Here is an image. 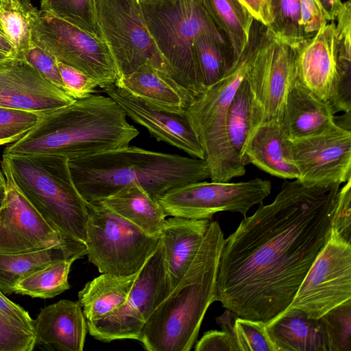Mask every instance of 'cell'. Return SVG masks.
Returning a JSON list of instances; mask_svg holds the SVG:
<instances>
[{
    "instance_id": "obj_1",
    "label": "cell",
    "mask_w": 351,
    "mask_h": 351,
    "mask_svg": "<svg viewBox=\"0 0 351 351\" xmlns=\"http://www.w3.org/2000/svg\"><path fill=\"white\" fill-rule=\"evenodd\" d=\"M340 186L286 181L271 203L244 217L224 240L216 301L265 324L284 312L330 238Z\"/></svg>"
},
{
    "instance_id": "obj_2",
    "label": "cell",
    "mask_w": 351,
    "mask_h": 351,
    "mask_svg": "<svg viewBox=\"0 0 351 351\" xmlns=\"http://www.w3.org/2000/svg\"><path fill=\"white\" fill-rule=\"evenodd\" d=\"M73 182L87 203L137 185L158 202L170 190L210 179L204 159L125 146L69 159Z\"/></svg>"
},
{
    "instance_id": "obj_3",
    "label": "cell",
    "mask_w": 351,
    "mask_h": 351,
    "mask_svg": "<svg viewBox=\"0 0 351 351\" xmlns=\"http://www.w3.org/2000/svg\"><path fill=\"white\" fill-rule=\"evenodd\" d=\"M138 134L112 98L92 94L43 115L3 154H52L71 159L128 146Z\"/></svg>"
},
{
    "instance_id": "obj_4",
    "label": "cell",
    "mask_w": 351,
    "mask_h": 351,
    "mask_svg": "<svg viewBox=\"0 0 351 351\" xmlns=\"http://www.w3.org/2000/svg\"><path fill=\"white\" fill-rule=\"evenodd\" d=\"M224 237L210 223L205 243L177 286L150 315L138 337L148 351H189L210 305L216 301V280Z\"/></svg>"
},
{
    "instance_id": "obj_5",
    "label": "cell",
    "mask_w": 351,
    "mask_h": 351,
    "mask_svg": "<svg viewBox=\"0 0 351 351\" xmlns=\"http://www.w3.org/2000/svg\"><path fill=\"white\" fill-rule=\"evenodd\" d=\"M1 165L5 178L51 226L85 243L87 202L73 182L68 158L3 154Z\"/></svg>"
},
{
    "instance_id": "obj_6",
    "label": "cell",
    "mask_w": 351,
    "mask_h": 351,
    "mask_svg": "<svg viewBox=\"0 0 351 351\" xmlns=\"http://www.w3.org/2000/svg\"><path fill=\"white\" fill-rule=\"evenodd\" d=\"M265 27L254 19L248 41L237 60L221 79L195 95L186 112L203 147L212 181L228 182L245 173V165L228 143L226 117L230 102L259 47Z\"/></svg>"
},
{
    "instance_id": "obj_7",
    "label": "cell",
    "mask_w": 351,
    "mask_h": 351,
    "mask_svg": "<svg viewBox=\"0 0 351 351\" xmlns=\"http://www.w3.org/2000/svg\"><path fill=\"white\" fill-rule=\"evenodd\" d=\"M140 1L148 30L162 56L167 73L195 96L198 95L206 88L196 59L195 41L204 32L221 34L201 1Z\"/></svg>"
},
{
    "instance_id": "obj_8",
    "label": "cell",
    "mask_w": 351,
    "mask_h": 351,
    "mask_svg": "<svg viewBox=\"0 0 351 351\" xmlns=\"http://www.w3.org/2000/svg\"><path fill=\"white\" fill-rule=\"evenodd\" d=\"M86 255L101 274L130 276L156 250L159 237L149 235L101 202L87 203Z\"/></svg>"
},
{
    "instance_id": "obj_9",
    "label": "cell",
    "mask_w": 351,
    "mask_h": 351,
    "mask_svg": "<svg viewBox=\"0 0 351 351\" xmlns=\"http://www.w3.org/2000/svg\"><path fill=\"white\" fill-rule=\"evenodd\" d=\"M32 40L58 61L96 80L104 88L114 84L118 71L104 42L33 5L29 12Z\"/></svg>"
},
{
    "instance_id": "obj_10",
    "label": "cell",
    "mask_w": 351,
    "mask_h": 351,
    "mask_svg": "<svg viewBox=\"0 0 351 351\" xmlns=\"http://www.w3.org/2000/svg\"><path fill=\"white\" fill-rule=\"evenodd\" d=\"M96 5L100 38L108 48L119 77L147 62L167 72L148 30L140 0H96Z\"/></svg>"
},
{
    "instance_id": "obj_11",
    "label": "cell",
    "mask_w": 351,
    "mask_h": 351,
    "mask_svg": "<svg viewBox=\"0 0 351 351\" xmlns=\"http://www.w3.org/2000/svg\"><path fill=\"white\" fill-rule=\"evenodd\" d=\"M271 190V182L261 178L237 182L204 180L170 190L159 203L167 217L211 220L215 214L223 211L245 217L252 206L262 204Z\"/></svg>"
},
{
    "instance_id": "obj_12",
    "label": "cell",
    "mask_w": 351,
    "mask_h": 351,
    "mask_svg": "<svg viewBox=\"0 0 351 351\" xmlns=\"http://www.w3.org/2000/svg\"><path fill=\"white\" fill-rule=\"evenodd\" d=\"M171 292L160 241L138 271L126 301L106 317L86 322L92 337L104 342L138 340L150 315Z\"/></svg>"
},
{
    "instance_id": "obj_13",
    "label": "cell",
    "mask_w": 351,
    "mask_h": 351,
    "mask_svg": "<svg viewBox=\"0 0 351 351\" xmlns=\"http://www.w3.org/2000/svg\"><path fill=\"white\" fill-rule=\"evenodd\" d=\"M245 79L252 96L254 128L281 119L287 93L296 79L295 49L278 40L265 26Z\"/></svg>"
},
{
    "instance_id": "obj_14",
    "label": "cell",
    "mask_w": 351,
    "mask_h": 351,
    "mask_svg": "<svg viewBox=\"0 0 351 351\" xmlns=\"http://www.w3.org/2000/svg\"><path fill=\"white\" fill-rule=\"evenodd\" d=\"M351 299V243L330 232L287 308L319 319Z\"/></svg>"
},
{
    "instance_id": "obj_15",
    "label": "cell",
    "mask_w": 351,
    "mask_h": 351,
    "mask_svg": "<svg viewBox=\"0 0 351 351\" xmlns=\"http://www.w3.org/2000/svg\"><path fill=\"white\" fill-rule=\"evenodd\" d=\"M291 141L301 182L341 184L351 178L350 128L336 123L319 133Z\"/></svg>"
},
{
    "instance_id": "obj_16",
    "label": "cell",
    "mask_w": 351,
    "mask_h": 351,
    "mask_svg": "<svg viewBox=\"0 0 351 351\" xmlns=\"http://www.w3.org/2000/svg\"><path fill=\"white\" fill-rule=\"evenodd\" d=\"M5 180V197L0 207V253H30L78 241L51 226Z\"/></svg>"
},
{
    "instance_id": "obj_17",
    "label": "cell",
    "mask_w": 351,
    "mask_h": 351,
    "mask_svg": "<svg viewBox=\"0 0 351 351\" xmlns=\"http://www.w3.org/2000/svg\"><path fill=\"white\" fill-rule=\"evenodd\" d=\"M74 101L25 60L12 57L0 63V107L44 115Z\"/></svg>"
},
{
    "instance_id": "obj_18",
    "label": "cell",
    "mask_w": 351,
    "mask_h": 351,
    "mask_svg": "<svg viewBox=\"0 0 351 351\" xmlns=\"http://www.w3.org/2000/svg\"><path fill=\"white\" fill-rule=\"evenodd\" d=\"M104 92L123 110L127 117L145 127L158 141L204 159L203 147L186 114L173 112L153 104L117 86L104 88Z\"/></svg>"
},
{
    "instance_id": "obj_19",
    "label": "cell",
    "mask_w": 351,
    "mask_h": 351,
    "mask_svg": "<svg viewBox=\"0 0 351 351\" xmlns=\"http://www.w3.org/2000/svg\"><path fill=\"white\" fill-rule=\"evenodd\" d=\"M294 49L297 80L329 104L339 69L335 23L326 24L313 37Z\"/></svg>"
},
{
    "instance_id": "obj_20",
    "label": "cell",
    "mask_w": 351,
    "mask_h": 351,
    "mask_svg": "<svg viewBox=\"0 0 351 351\" xmlns=\"http://www.w3.org/2000/svg\"><path fill=\"white\" fill-rule=\"evenodd\" d=\"M245 165L253 164L278 178H299L292 149V141L281 119H274L254 128L247 139L243 152Z\"/></svg>"
},
{
    "instance_id": "obj_21",
    "label": "cell",
    "mask_w": 351,
    "mask_h": 351,
    "mask_svg": "<svg viewBox=\"0 0 351 351\" xmlns=\"http://www.w3.org/2000/svg\"><path fill=\"white\" fill-rule=\"evenodd\" d=\"M211 220L171 217L160 233L171 291L181 280L201 251Z\"/></svg>"
},
{
    "instance_id": "obj_22",
    "label": "cell",
    "mask_w": 351,
    "mask_h": 351,
    "mask_svg": "<svg viewBox=\"0 0 351 351\" xmlns=\"http://www.w3.org/2000/svg\"><path fill=\"white\" fill-rule=\"evenodd\" d=\"M78 302L61 300L40 310L33 320L36 343L64 351H82L87 322Z\"/></svg>"
},
{
    "instance_id": "obj_23",
    "label": "cell",
    "mask_w": 351,
    "mask_h": 351,
    "mask_svg": "<svg viewBox=\"0 0 351 351\" xmlns=\"http://www.w3.org/2000/svg\"><path fill=\"white\" fill-rule=\"evenodd\" d=\"M114 84L159 107L181 114H186L195 97L166 71L149 62L120 76Z\"/></svg>"
},
{
    "instance_id": "obj_24",
    "label": "cell",
    "mask_w": 351,
    "mask_h": 351,
    "mask_svg": "<svg viewBox=\"0 0 351 351\" xmlns=\"http://www.w3.org/2000/svg\"><path fill=\"white\" fill-rule=\"evenodd\" d=\"M281 121L293 139L319 133L336 123L335 114L325 102L295 80L287 93Z\"/></svg>"
},
{
    "instance_id": "obj_25",
    "label": "cell",
    "mask_w": 351,
    "mask_h": 351,
    "mask_svg": "<svg viewBox=\"0 0 351 351\" xmlns=\"http://www.w3.org/2000/svg\"><path fill=\"white\" fill-rule=\"evenodd\" d=\"M276 351H328L318 319L296 308H287L265 324Z\"/></svg>"
},
{
    "instance_id": "obj_26",
    "label": "cell",
    "mask_w": 351,
    "mask_h": 351,
    "mask_svg": "<svg viewBox=\"0 0 351 351\" xmlns=\"http://www.w3.org/2000/svg\"><path fill=\"white\" fill-rule=\"evenodd\" d=\"M85 255L86 244L80 241L30 253H0V290L10 295L17 282L32 272L53 262Z\"/></svg>"
},
{
    "instance_id": "obj_27",
    "label": "cell",
    "mask_w": 351,
    "mask_h": 351,
    "mask_svg": "<svg viewBox=\"0 0 351 351\" xmlns=\"http://www.w3.org/2000/svg\"><path fill=\"white\" fill-rule=\"evenodd\" d=\"M138 274L125 276L101 274L87 282L78 293L77 302L86 322L101 319L121 306L126 301Z\"/></svg>"
},
{
    "instance_id": "obj_28",
    "label": "cell",
    "mask_w": 351,
    "mask_h": 351,
    "mask_svg": "<svg viewBox=\"0 0 351 351\" xmlns=\"http://www.w3.org/2000/svg\"><path fill=\"white\" fill-rule=\"evenodd\" d=\"M99 202L147 234L160 237L167 216L160 203L140 186H125Z\"/></svg>"
},
{
    "instance_id": "obj_29",
    "label": "cell",
    "mask_w": 351,
    "mask_h": 351,
    "mask_svg": "<svg viewBox=\"0 0 351 351\" xmlns=\"http://www.w3.org/2000/svg\"><path fill=\"white\" fill-rule=\"evenodd\" d=\"M218 31L230 45L234 62L249 39L254 17L239 0H200Z\"/></svg>"
},
{
    "instance_id": "obj_30",
    "label": "cell",
    "mask_w": 351,
    "mask_h": 351,
    "mask_svg": "<svg viewBox=\"0 0 351 351\" xmlns=\"http://www.w3.org/2000/svg\"><path fill=\"white\" fill-rule=\"evenodd\" d=\"M194 47L205 88L221 79L234 63L230 45L219 33L200 34L195 41Z\"/></svg>"
},
{
    "instance_id": "obj_31",
    "label": "cell",
    "mask_w": 351,
    "mask_h": 351,
    "mask_svg": "<svg viewBox=\"0 0 351 351\" xmlns=\"http://www.w3.org/2000/svg\"><path fill=\"white\" fill-rule=\"evenodd\" d=\"M77 259L72 257L53 262L32 272L17 282L14 293L43 299L62 293L70 288L69 274Z\"/></svg>"
},
{
    "instance_id": "obj_32",
    "label": "cell",
    "mask_w": 351,
    "mask_h": 351,
    "mask_svg": "<svg viewBox=\"0 0 351 351\" xmlns=\"http://www.w3.org/2000/svg\"><path fill=\"white\" fill-rule=\"evenodd\" d=\"M253 128L252 96L245 77L230 102L226 117L228 143L234 154L242 162L243 149Z\"/></svg>"
},
{
    "instance_id": "obj_33",
    "label": "cell",
    "mask_w": 351,
    "mask_h": 351,
    "mask_svg": "<svg viewBox=\"0 0 351 351\" xmlns=\"http://www.w3.org/2000/svg\"><path fill=\"white\" fill-rule=\"evenodd\" d=\"M269 31L293 48L303 40L300 0H265Z\"/></svg>"
},
{
    "instance_id": "obj_34",
    "label": "cell",
    "mask_w": 351,
    "mask_h": 351,
    "mask_svg": "<svg viewBox=\"0 0 351 351\" xmlns=\"http://www.w3.org/2000/svg\"><path fill=\"white\" fill-rule=\"evenodd\" d=\"M40 10L101 38L96 0H41Z\"/></svg>"
},
{
    "instance_id": "obj_35",
    "label": "cell",
    "mask_w": 351,
    "mask_h": 351,
    "mask_svg": "<svg viewBox=\"0 0 351 351\" xmlns=\"http://www.w3.org/2000/svg\"><path fill=\"white\" fill-rule=\"evenodd\" d=\"M16 9L0 6V32L14 50V58H20L32 44L29 12L30 0H20Z\"/></svg>"
},
{
    "instance_id": "obj_36",
    "label": "cell",
    "mask_w": 351,
    "mask_h": 351,
    "mask_svg": "<svg viewBox=\"0 0 351 351\" xmlns=\"http://www.w3.org/2000/svg\"><path fill=\"white\" fill-rule=\"evenodd\" d=\"M318 319L328 351H351V299L335 307Z\"/></svg>"
},
{
    "instance_id": "obj_37",
    "label": "cell",
    "mask_w": 351,
    "mask_h": 351,
    "mask_svg": "<svg viewBox=\"0 0 351 351\" xmlns=\"http://www.w3.org/2000/svg\"><path fill=\"white\" fill-rule=\"evenodd\" d=\"M234 339L239 351H276L263 321L237 316Z\"/></svg>"
},
{
    "instance_id": "obj_38",
    "label": "cell",
    "mask_w": 351,
    "mask_h": 351,
    "mask_svg": "<svg viewBox=\"0 0 351 351\" xmlns=\"http://www.w3.org/2000/svg\"><path fill=\"white\" fill-rule=\"evenodd\" d=\"M43 115L0 107V145L13 143L29 132Z\"/></svg>"
},
{
    "instance_id": "obj_39",
    "label": "cell",
    "mask_w": 351,
    "mask_h": 351,
    "mask_svg": "<svg viewBox=\"0 0 351 351\" xmlns=\"http://www.w3.org/2000/svg\"><path fill=\"white\" fill-rule=\"evenodd\" d=\"M19 58L25 60L47 80L65 92L57 60L49 53L32 41L28 49Z\"/></svg>"
},
{
    "instance_id": "obj_40",
    "label": "cell",
    "mask_w": 351,
    "mask_h": 351,
    "mask_svg": "<svg viewBox=\"0 0 351 351\" xmlns=\"http://www.w3.org/2000/svg\"><path fill=\"white\" fill-rule=\"evenodd\" d=\"M331 233L351 243V178L339 188L337 193Z\"/></svg>"
},
{
    "instance_id": "obj_41",
    "label": "cell",
    "mask_w": 351,
    "mask_h": 351,
    "mask_svg": "<svg viewBox=\"0 0 351 351\" xmlns=\"http://www.w3.org/2000/svg\"><path fill=\"white\" fill-rule=\"evenodd\" d=\"M65 92L75 99L85 98L99 87L96 80L81 71L57 60Z\"/></svg>"
},
{
    "instance_id": "obj_42",
    "label": "cell",
    "mask_w": 351,
    "mask_h": 351,
    "mask_svg": "<svg viewBox=\"0 0 351 351\" xmlns=\"http://www.w3.org/2000/svg\"><path fill=\"white\" fill-rule=\"evenodd\" d=\"M36 343L33 332L15 326L0 315V351H32Z\"/></svg>"
},
{
    "instance_id": "obj_43",
    "label": "cell",
    "mask_w": 351,
    "mask_h": 351,
    "mask_svg": "<svg viewBox=\"0 0 351 351\" xmlns=\"http://www.w3.org/2000/svg\"><path fill=\"white\" fill-rule=\"evenodd\" d=\"M303 40L313 37L327 24V19L315 0H300Z\"/></svg>"
},
{
    "instance_id": "obj_44",
    "label": "cell",
    "mask_w": 351,
    "mask_h": 351,
    "mask_svg": "<svg viewBox=\"0 0 351 351\" xmlns=\"http://www.w3.org/2000/svg\"><path fill=\"white\" fill-rule=\"evenodd\" d=\"M0 315L11 324L34 332L33 319L28 312L10 300L1 290Z\"/></svg>"
},
{
    "instance_id": "obj_45",
    "label": "cell",
    "mask_w": 351,
    "mask_h": 351,
    "mask_svg": "<svg viewBox=\"0 0 351 351\" xmlns=\"http://www.w3.org/2000/svg\"><path fill=\"white\" fill-rule=\"evenodd\" d=\"M195 351H237V349L224 332L216 330H208L196 343Z\"/></svg>"
},
{
    "instance_id": "obj_46",
    "label": "cell",
    "mask_w": 351,
    "mask_h": 351,
    "mask_svg": "<svg viewBox=\"0 0 351 351\" xmlns=\"http://www.w3.org/2000/svg\"><path fill=\"white\" fill-rule=\"evenodd\" d=\"M254 19L267 25L269 19L265 0H241Z\"/></svg>"
},
{
    "instance_id": "obj_47",
    "label": "cell",
    "mask_w": 351,
    "mask_h": 351,
    "mask_svg": "<svg viewBox=\"0 0 351 351\" xmlns=\"http://www.w3.org/2000/svg\"><path fill=\"white\" fill-rule=\"evenodd\" d=\"M322 9L328 21L337 19L342 7L341 0H315Z\"/></svg>"
},
{
    "instance_id": "obj_48",
    "label": "cell",
    "mask_w": 351,
    "mask_h": 351,
    "mask_svg": "<svg viewBox=\"0 0 351 351\" xmlns=\"http://www.w3.org/2000/svg\"><path fill=\"white\" fill-rule=\"evenodd\" d=\"M0 51L14 56V50L10 43L0 32Z\"/></svg>"
},
{
    "instance_id": "obj_49",
    "label": "cell",
    "mask_w": 351,
    "mask_h": 351,
    "mask_svg": "<svg viewBox=\"0 0 351 351\" xmlns=\"http://www.w3.org/2000/svg\"><path fill=\"white\" fill-rule=\"evenodd\" d=\"M20 0H0V6L10 8V9H16L20 6Z\"/></svg>"
},
{
    "instance_id": "obj_50",
    "label": "cell",
    "mask_w": 351,
    "mask_h": 351,
    "mask_svg": "<svg viewBox=\"0 0 351 351\" xmlns=\"http://www.w3.org/2000/svg\"><path fill=\"white\" fill-rule=\"evenodd\" d=\"M6 186H0V207L2 206L5 197Z\"/></svg>"
},
{
    "instance_id": "obj_51",
    "label": "cell",
    "mask_w": 351,
    "mask_h": 351,
    "mask_svg": "<svg viewBox=\"0 0 351 351\" xmlns=\"http://www.w3.org/2000/svg\"><path fill=\"white\" fill-rule=\"evenodd\" d=\"M12 57V56H10V55H8L5 53L0 51V63L8 60L9 58H10Z\"/></svg>"
},
{
    "instance_id": "obj_52",
    "label": "cell",
    "mask_w": 351,
    "mask_h": 351,
    "mask_svg": "<svg viewBox=\"0 0 351 351\" xmlns=\"http://www.w3.org/2000/svg\"><path fill=\"white\" fill-rule=\"evenodd\" d=\"M0 186H6V180L3 174V172L0 171Z\"/></svg>"
}]
</instances>
